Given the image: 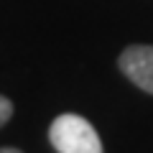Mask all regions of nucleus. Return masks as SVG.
Instances as JSON below:
<instances>
[{
    "instance_id": "nucleus-1",
    "label": "nucleus",
    "mask_w": 153,
    "mask_h": 153,
    "mask_svg": "<svg viewBox=\"0 0 153 153\" xmlns=\"http://www.w3.org/2000/svg\"><path fill=\"white\" fill-rule=\"evenodd\" d=\"M49 143L56 153H105L94 125L71 112L59 115L49 125Z\"/></svg>"
},
{
    "instance_id": "nucleus-4",
    "label": "nucleus",
    "mask_w": 153,
    "mask_h": 153,
    "mask_svg": "<svg viewBox=\"0 0 153 153\" xmlns=\"http://www.w3.org/2000/svg\"><path fill=\"white\" fill-rule=\"evenodd\" d=\"M0 153H23L21 148H0Z\"/></svg>"
},
{
    "instance_id": "nucleus-2",
    "label": "nucleus",
    "mask_w": 153,
    "mask_h": 153,
    "mask_svg": "<svg viewBox=\"0 0 153 153\" xmlns=\"http://www.w3.org/2000/svg\"><path fill=\"white\" fill-rule=\"evenodd\" d=\"M120 71L143 92L153 94V46L151 44H133L120 51L117 56Z\"/></svg>"
},
{
    "instance_id": "nucleus-3",
    "label": "nucleus",
    "mask_w": 153,
    "mask_h": 153,
    "mask_svg": "<svg viewBox=\"0 0 153 153\" xmlns=\"http://www.w3.org/2000/svg\"><path fill=\"white\" fill-rule=\"evenodd\" d=\"M10 117H13V102H10L8 97H3V94H0V128L5 125Z\"/></svg>"
}]
</instances>
